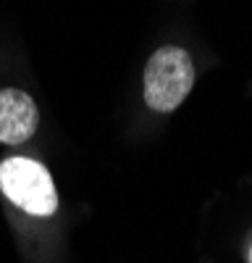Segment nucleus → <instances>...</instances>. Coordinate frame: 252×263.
<instances>
[{"instance_id":"obj_4","label":"nucleus","mask_w":252,"mask_h":263,"mask_svg":"<svg viewBox=\"0 0 252 263\" xmlns=\"http://www.w3.org/2000/svg\"><path fill=\"white\" fill-rule=\"evenodd\" d=\"M247 260L252 263V245H249V250H247Z\"/></svg>"},{"instance_id":"obj_3","label":"nucleus","mask_w":252,"mask_h":263,"mask_svg":"<svg viewBox=\"0 0 252 263\" xmlns=\"http://www.w3.org/2000/svg\"><path fill=\"white\" fill-rule=\"evenodd\" d=\"M39 124V114L34 100L24 92L8 87L0 90V142L3 145H21L27 142Z\"/></svg>"},{"instance_id":"obj_1","label":"nucleus","mask_w":252,"mask_h":263,"mask_svg":"<svg viewBox=\"0 0 252 263\" xmlns=\"http://www.w3.org/2000/svg\"><path fill=\"white\" fill-rule=\"evenodd\" d=\"M195 84V63L186 50L165 45L153 53L144 69V100L153 111L168 114L184 103Z\"/></svg>"},{"instance_id":"obj_2","label":"nucleus","mask_w":252,"mask_h":263,"mask_svg":"<svg viewBox=\"0 0 252 263\" xmlns=\"http://www.w3.org/2000/svg\"><path fill=\"white\" fill-rule=\"evenodd\" d=\"M0 190L13 205L32 216H50L58 208L50 171L32 158L13 156L0 163Z\"/></svg>"}]
</instances>
